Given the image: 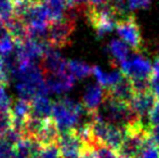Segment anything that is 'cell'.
<instances>
[{"mask_svg": "<svg viewBox=\"0 0 159 158\" xmlns=\"http://www.w3.org/2000/svg\"><path fill=\"white\" fill-rule=\"evenodd\" d=\"M13 75L17 79L16 89L21 99L32 101L37 97H47L49 93L43 70L35 63L17 64Z\"/></svg>", "mask_w": 159, "mask_h": 158, "instance_id": "cell-1", "label": "cell"}, {"mask_svg": "<svg viewBox=\"0 0 159 158\" xmlns=\"http://www.w3.org/2000/svg\"><path fill=\"white\" fill-rule=\"evenodd\" d=\"M87 112L84 105L67 97H62L53 103L52 119L57 130L61 132L77 129L84 113Z\"/></svg>", "mask_w": 159, "mask_h": 158, "instance_id": "cell-2", "label": "cell"}, {"mask_svg": "<svg viewBox=\"0 0 159 158\" xmlns=\"http://www.w3.org/2000/svg\"><path fill=\"white\" fill-rule=\"evenodd\" d=\"M87 16L91 25L95 29L98 36H104L107 33L113 32L118 23V15L109 4L100 7L90 6L87 11Z\"/></svg>", "mask_w": 159, "mask_h": 158, "instance_id": "cell-3", "label": "cell"}, {"mask_svg": "<svg viewBox=\"0 0 159 158\" xmlns=\"http://www.w3.org/2000/svg\"><path fill=\"white\" fill-rule=\"evenodd\" d=\"M116 30L121 40L128 47L133 49L135 52H141L143 50L144 42H143L140 26L134 15H128L119 20L116 26Z\"/></svg>", "mask_w": 159, "mask_h": 158, "instance_id": "cell-4", "label": "cell"}, {"mask_svg": "<svg viewBox=\"0 0 159 158\" xmlns=\"http://www.w3.org/2000/svg\"><path fill=\"white\" fill-rule=\"evenodd\" d=\"M76 27L75 19L66 15L63 20L52 22L48 29V43L53 48H62L69 43Z\"/></svg>", "mask_w": 159, "mask_h": 158, "instance_id": "cell-5", "label": "cell"}, {"mask_svg": "<svg viewBox=\"0 0 159 158\" xmlns=\"http://www.w3.org/2000/svg\"><path fill=\"white\" fill-rule=\"evenodd\" d=\"M120 65L121 73L130 80H149L153 74V66L141 54L128 57Z\"/></svg>", "mask_w": 159, "mask_h": 158, "instance_id": "cell-6", "label": "cell"}, {"mask_svg": "<svg viewBox=\"0 0 159 158\" xmlns=\"http://www.w3.org/2000/svg\"><path fill=\"white\" fill-rule=\"evenodd\" d=\"M57 145L61 151L62 158H78L84 143L79 137L77 129L60 133Z\"/></svg>", "mask_w": 159, "mask_h": 158, "instance_id": "cell-7", "label": "cell"}, {"mask_svg": "<svg viewBox=\"0 0 159 158\" xmlns=\"http://www.w3.org/2000/svg\"><path fill=\"white\" fill-rule=\"evenodd\" d=\"M158 100L154 95V93L151 90L146 91V92L142 93H136L135 97L132 100L131 106L132 111L140 117L141 119L148 121V116L155 105L157 104Z\"/></svg>", "mask_w": 159, "mask_h": 158, "instance_id": "cell-8", "label": "cell"}, {"mask_svg": "<svg viewBox=\"0 0 159 158\" xmlns=\"http://www.w3.org/2000/svg\"><path fill=\"white\" fill-rule=\"evenodd\" d=\"M66 63L59 51L50 44L47 48L44 55L42 57V70L44 75H54L66 73Z\"/></svg>", "mask_w": 159, "mask_h": 158, "instance_id": "cell-9", "label": "cell"}, {"mask_svg": "<svg viewBox=\"0 0 159 158\" xmlns=\"http://www.w3.org/2000/svg\"><path fill=\"white\" fill-rule=\"evenodd\" d=\"M11 124L12 129L16 130L17 132L22 133L24 137V126L26 120L32 115V105L30 101L25 99H20L14 103V105L11 107Z\"/></svg>", "mask_w": 159, "mask_h": 158, "instance_id": "cell-10", "label": "cell"}, {"mask_svg": "<svg viewBox=\"0 0 159 158\" xmlns=\"http://www.w3.org/2000/svg\"><path fill=\"white\" fill-rule=\"evenodd\" d=\"M105 99V89L100 84H90L84 94V107L89 114L94 115Z\"/></svg>", "mask_w": 159, "mask_h": 158, "instance_id": "cell-11", "label": "cell"}, {"mask_svg": "<svg viewBox=\"0 0 159 158\" xmlns=\"http://www.w3.org/2000/svg\"><path fill=\"white\" fill-rule=\"evenodd\" d=\"M105 94L107 97H111L117 101L124 102V103L130 105L133 97H135V91L133 89L131 80L124 75V78L121 79V81L118 82L116 86L109 89H105Z\"/></svg>", "mask_w": 159, "mask_h": 158, "instance_id": "cell-12", "label": "cell"}, {"mask_svg": "<svg viewBox=\"0 0 159 158\" xmlns=\"http://www.w3.org/2000/svg\"><path fill=\"white\" fill-rule=\"evenodd\" d=\"M40 147L35 139L23 137L13 145V158H39Z\"/></svg>", "mask_w": 159, "mask_h": 158, "instance_id": "cell-13", "label": "cell"}, {"mask_svg": "<svg viewBox=\"0 0 159 158\" xmlns=\"http://www.w3.org/2000/svg\"><path fill=\"white\" fill-rule=\"evenodd\" d=\"M46 82L49 92L51 91L57 94H62L73 88L75 79L67 73H63V74L46 75Z\"/></svg>", "mask_w": 159, "mask_h": 158, "instance_id": "cell-14", "label": "cell"}, {"mask_svg": "<svg viewBox=\"0 0 159 158\" xmlns=\"http://www.w3.org/2000/svg\"><path fill=\"white\" fill-rule=\"evenodd\" d=\"M32 115L39 118H49L52 116L53 103L47 97H37L30 101Z\"/></svg>", "mask_w": 159, "mask_h": 158, "instance_id": "cell-15", "label": "cell"}, {"mask_svg": "<svg viewBox=\"0 0 159 158\" xmlns=\"http://www.w3.org/2000/svg\"><path fill=\"white\" fill-rule=\"evenodd\" d=\"M43 4L47 9L51 23L63 20L66 16L68 4L66 0H46Z\"/></svg>", "mask_w": 159, "mask_h": 158, "instance_id": "cell-16", "label": "cell"}, {"mask_svg": "<svg viewBox=\"0 0 159 158\" xmlns=\"http://www.w3.org/2000/svg\"><path fill=\"white\" fill-rule=\"evenodd\" d=\"M66 73L70 75L74 79H82L88 77L92 73V68L86 63L76 60L67 61L66 63Z\"/></svg>", "mask_w": 159, "mask_h": 158, "instance_id": "cell-17", "label": "cell"}, {"mask_svg": "<svg viewBox=\"0 0 159 158\" xmlns=\"http://www.w3.org/2000/svg\"><path fill=\"white\" fill-rule=\"evenodd\" d=\"M108 53L111 55L115 62L121 64L128 59L129 55V47L122 40L114 39L108 43Z\"/></svg>", "mask_w": 159, "mask_h": 158, "instance_id": "cell-18", "label": "cell"}, {"mask_svg": "<svg viewBox=\"0 0 159 158\" xmlns=\"http://www.w3.org/2000/svg\"><path fill=\"white\" fill-rule=\"evenodd\" d=\"M15 16L12 0H0V25H6Z\"/></svg>", "mask_w": 159, "mask_h": 158, "instance_id": "cell-19", "label": "cell"}, {"mask_svg": "<svg viewBox=\"0 0 159 158\" xmlns=\"http://www.w3.org/2000/svg\"><path fill=\"white\" fill-rule=\"evenodd\" d=\"M39 158H62L61 151L57 143L42 145L39 151Z\"/></svg>", "mask_w": 159, "mask_h": 158, "instance_id": "cell-20", "label": "cell"}, {"mask_svg": "<svg viewBox=\"0 0 159 158\" xmlns=\"http://www.w3.org/2000/svg\"><path fill=\"white\" fill-rule=\"evenodd\" d=\"M109 6L115 11L118 17H126L130 15V9L127 0H111Z\"/></svg>", "mask_w": 159, "mask_h": 158, "instance_id": "cell-21", "label": "cell"}, {"mask_svg": "<svg viewBox=\"0 0 159 158\" xmlns=\"http://www.w3.org/2000/svg\"><path fill=\"white\" fill-rule=\"evenodd\" d=\"M11 128H12V124H11L10 112L0 113V139L3 138Z\"/></svg>", "mask_w": 159, "mask_h": 158, "instance_id": "cell-22", "label": "cell"}, {"mask_svg": "<svg viewBox=\"0 0 159 158\" xmlns=\"http://www.w3.org/2000/svg\"><path fill=\"white\" fill-rule=\"evenodd\" d=\"M78 158H101L98 152V146L84 144Z\"/></svg>", "mask_w": 159, "mask_h": 158, "instance_id": "cell-23", "label": "cell"}, {"mask_svg": "<svg viewBox=\"0 0 159 158\" xmlns=\"http://www.w3.org/2000/svg\"><path fill=\"white\" fill-rule=\"evenodd\" d=\"M0 158H13V145L3 139H0Z\"/></svg>", "mask_w": 159, "mask_h": 158, "instance_id": "cell-24", "label": "cell"}, {"mask_svg": "<svg viewBox=\"0 0 159 158\" xmlns=\"http://www.w3.org/2000/svg\"><path fill=\"white\" fill-rule=\"evenodd\" d=\"M130 11L136 9H146L151 4V0H127Z\"/></svg>", "mask_w": 159, "mask_h": 158, "instance_id": "cell-25", "label": "cell"}, {"mask_svg": "<svg viewBox=\"0 0 159 158\" xmlns=\"http://www.w3.org/2000/svg\"><path fill=\"white\" fill-rule=\"evenodd\" d=\"M98 152L101 158H124L118 153L105 147V146H98Z\"/></svg>", "mask_w": 159, "mask_h": 158, "instance_id": "cell-26", "label": "cell"}, {"mask_svg": "<svg viewBox=\"0 0 159 158\" xmlns=\"http://www.w3.org/2000/svg\"><path fill=\"white\" fill-rule=\"evenodd\" d=\"M148 122L152 126V128H153V127L159 126V101L155 105V107L153 108V111L151 112V114H149Z\"/></svg>", "mask_w": 159, "mask_h": 158, "instance_id": "cell-27", "label": "cell"}, {"mask_svg": "<svg viewBox=\"0 0 159 158\" xmlns=\"http://www.w3.org/2000/svg\"><path fill=\"white\" fill-rule=\"evenodd\" d=\"M151 135H152V140H153L154 143L159 146V126L152 128Z\"/></svg>", "mask_w": 159, "mask_h": 158, "instance_id": "cell-28", "label": "cell"}, {"mask_svg": "<svg viewBox=\"0 0 159 158\" xmlns=\"http://www.w3.org/2000/svg\"><path fill=\"white\" fill-rule=\"evenodd\" d=\"M152 77L159 79V56L155 60V63L153 65V74H152Z\"/></svg>", "mask_w": 159, "mask_h": 158, "instance_id": "cell-29", "label": "cell"}, {"mask_svg": "<svg viewBox=\"0 0 159 158\" xmlns=\"http://www.w3.org/2000/svg\"><path fill=\"white\" fill-rule=\"evenodd\" d=\"M69 3V6H76V7H84L87 6L88 0H66Z\"/></svg>", "mask_w": 159, "mask_h": 158, "instance_id": "cell-30", "label": "cell"}, {"mask_svg": "<svg viewBox=\"0 0 159 158\" xmlns=\"http://www.w3.org/2000/svg\"><path fill=\"white\" fill-rule=\"evenodd\" d=\"M111 0H90V3L92 7H100V6H106L109 4Z\"/></svg>", "mask_w": 159, "mask_h": 158, "instance_id": "cell-31", "label": "cell"}, {"mask_svg": "<svg viewBox=\"0 0 159 158\" xmlns=\"http://www.w3.org/2000/svg\"><path fill=\"white\" fill-rule=\"evenodd\" d=\"M38 1H42V0H38Z\"/></svg>", "mask_w": 159, "mask_h": 158, "instance_id": "cell-32", "label": "cell"}]
</instances>
